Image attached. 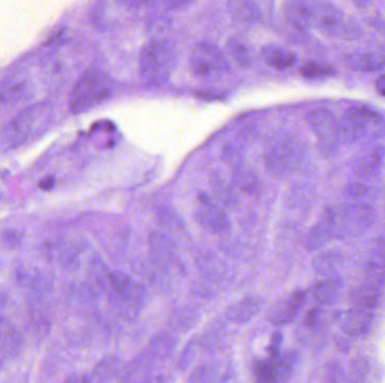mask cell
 Wrapping results in <instances>:
<instances>
[{
    "instance_id": "obj_1",
    "label": "cell",
    "mask_w": 385,
    "mask_h": 383,
    "mask_svg": "<svg viewBox=\"0 0 385 383\" xmlns=\"http://www.w3.org/2000/svg\"><path fill=\"white\" fill-rule=\"evenodd\" d=\"M176 64L175 48L167 41L146 44L140 55V69L146 80L161 83L168 80Z\"/></svg>"
},
{
    "instance_id": "obj_2",
    "label": "cell",
    "mask_w": 385,
    "mask_h": 383,
    "mask_svg": "<svg viewBox=\"0 0 385 383\" xmlns=\"http://www.w3.org/2000/svg\"><path fill=\"white\" fill-rule=\"evenodd\" d=\"M316 16L314 29L329 38L344 41H354L363 34L360 26L348 17L342 9L329 3H316Z\"/></svg>"
},
{
    "instance_id": "obj_3",
    "label": "cell",
    "mask_w": 385,
    "mask_h": 383,
    "mask_svg": "<svg viewBox=\"0 0 385 383\" xmlns=\"http://www.w3.org/2000/svg\"><path fill=\"white\" fill-rule=\"evenodd\" d=\"M111 88L106 79L98 72H86L76 83L70 96V110L75 114L84 113L109 96Z\"/></svg>"
},
{
    "instance_id": "obj_4",
    "label": "cell",
    "mask_w": 385,
    "mask_h": 383,
    "mask_svg": "<svg viewBox=\"0 0 385 383\" xmlns=\"http://www.w3.org/2000/svg\"><path fill=\"white\" fill-rule=\"evenodd\" d=\"M309 127L316 135L318 150L322 157H331L337 154L340 145V122L328 109H316L307 116Z\"/></svg>"
},
{
    "instance_id": "obj_5",
    "label": "cell",
    "mask_w": 385,
    "mask_h": 383,
    "mask_svg": "<svg viewBox=\"0 0 385 383\" xmlns=\"http://www.w3.org/2000/svg\"><path fill=\"white\" fill-rule=\"evenodd\" d=\"M49 107L38 105L26 109L9 124L5 133L7 143L20 145L42 132L49 122Z\"/></svg>"
},
{
    "instance_id": "obj_6",
    "label": "cell",
    "mask_w": 385,
    "mask_h": 383,
    "mask_svg": "<svg viewBox=\"0 0 385 383\" xmlns=\"http://www.w3.org/2000/svg\"><path fill=\"white\" fill-rule=\"evenodd\" d=\"M190 66L194 75L201 79L220 77L229 69L227 59L222 52L216 45L205 42L197 44L192 50Z\"/></svg>"
},
{
    "instance_id": "obj_7",
    "label": "cell",
    "mask_w": 385,
    "mask_h": 383,
    "mask_svg": "<svg viewBox=\"0 0 385 383\" xmlns=\"http://www.w3.org/2000/svg\"><path fill=\"white\" fill-rule=\"evenodd\" d=\"M382 120L381 116L365 107L348 108L340 123V144L351 146L365 134L366 129Z\"/></svg>"
},
{
    "instance_id": "obj_8",
    "label": "cell",
    "mask_w": 385,
    "mask_h": 383,
    "mask_svg": "<svg viewBox=\"0 0 385 383\" xmlns=\"http://www.w3.org/2000/svg\"><path fill=\"white\" fill-rule=\"evenodd\" d=\"M292 138H283L270 146L267 164L274 172H288L295 168L300 160V147Z\"/></svg>"
},
{
    "instance_id": "obj_9",
    "label": "cell",
    "mask_w": 385,
    "mask_h": 383,
    "mask_svg": "<svg viewBox=\"0 0 385 383\" xmlns=\"http://www.w3.org/2000/svg\"><path fill=\"white\" fill-rule=\"evenodd\" d=\"M195 218L203 229L214 234L225 233L231 229L230 219L227 214L205 199H202V205L196 210Z\"/></svg>"
},
{
    "instance_id": "obj_10",
    "label": "cell",
    "mask_w": 385,
    "mask_h": 383,
    "mask_svg": "<svg viewBox=\"0 0 385 383\" xmlns=\"http://www.w3.org/2000/svg\"><path fill=\"white\" fill-rule=\"evenodd\" d=\"M304 291H295L288 297L284 298L270 309L268 312V321L274 326L282 327L294 321L296 315L299 314L302 305L304 303Z\"/></svg>"
},
{
    "instance_id": "obj_11",
    "label": "cell",
    "mask_w": 385,
    "mask_h": 383,
    "mask_svg": "<svg viewBox=\"0 0 385 383\" xmlns=\"http://www.w3.org/2000/svg\"><path fill=\"white\" fill-rule=\"evenodd\" d=\"M385 150L383 146L375 145L364 152L354 161L353 172L362 179L377 177L382 166Z\"/></svg>"
},
{
    "instance_id": "obj_12",
    "label": "cell",
    "mask_w": 385,
    "mask_h": 383,
    "mask_svg": "<svg viewBox=\"0 0 385 383\" xmlns=\"http://www.w3.org/2000/svg\"><path fill=\"white\" fill-rule=\"evenodd\" d=\"M342 63L353 71L377 72L384 69L385 57L371 52L354 51L342 57Z\"/></svg>"
},
{
    "instance_id": "obj_13",
    "label": "cell",
    "mask_w": 385,
    "mask_h": 383,
    "mask_svg": "<svg viewBox=\"0 0 385 383\" xmlns=\"http://www.w3.org/2000/svg\"><path fill=\"white\" fill-rule=\"evenodd\" d=\"M264 301L257 297L242 298L227 307V318L231 323L241 324L251 321L262 310Z\"/></svg>"
},
{
    "instance_id": "obj_14",
    "label": "cell",
    "mask_w": 385,
    "mask_h": 383,
    "mask_svg": "<svg viewBox=\"0 0 385 383\" xmlns=\"http://www.w3.org/2000/svg\"><path fill=\"white\" fill-rule=\"evenodd\" d=\"M284 14L290 25L299 29L314 27V16H316L314 3L288 1L285 3Z\"/></svg>"
},
{
    "instance_id": "obj_15",
    "label": "cell",
    "mask_w": 385,
    "mask_h": 383,
    "mask_svg": "<svg viewBox=\"0 0 385 383\" xmlns=\"http://www.w3.org/2000/svg\"><path fill=\"white\" fill-rule=\"evenodd\" d=\"M31 92L29 81L20 75H13L4 79L0 83V101L1 103H16L27 97Z\"/></svg>"
},
{
    "instance_id": "obj_16",
    "label": "cell",
    "mask_w": 385,
    "mask_h": 383,
    "mask_svg": "<svg viewBox=\"0 0 385 383\" xmlns=\"http://www.w3.org/2000/svg\"><path fill=\"white\" fill-rule=\"evenodd\" d=\"M262 57L265 62L275 70L288 69L296 61V55L293 52L279 45L265 46L262 50Z\"/></svg>"
},
{
    "instance_id": "obj_17",
    "label": "cell",
    "mask_w": 385,
    "mask_h": 383,
    "mask_svg": "<svg viewBox=\"0 0 385 383\" xmlns=\"http://www.w3.org/2000/svg\"><path fill=\"white\" fill-rule=\"evenodd\" d=\"M176 347L175 338L168 333L155 335L149 344V352L157 360H166L173 354Z\"/></svg>"
},
{
    "instance_id": "obj_18",
    "label": "cell",
    "mask_w": 385,
    "mask_h": 383,
    "mask_svg": "<svg viewBox=\"0 0 385 383\" xmlns=\"http://www.w3.org/2000/svg\"><path fill=\"white\" fill-rule=\"evenodd\" d=\"M225 375L214 364H202L190 373L187 383H223Z\"/></svg>"
},
{
    "instance_id": "obj_19",
    "label": "cell",
    "mask_w": 385,
    "mask_h": 383,
    "mask_svg": "<svg viewBox=\"0 0 385 383\" xmlns=\"http://www.w3.org/2000/svg\"><path fill=\"white\" fill-rule=\"evenodd\" d=\"M255 377L257 383H283L279 381L276 366L272 359L258 361L255 364Z\"/></svg>"
},
{
    "instance_id": "obj_20",
    "label": "cell",
    "mask_w": 385,
    "mask_h": 383,
    "mask_svg": "<svg viewBox=\"0 0 385 383\" xmlns=\"http://www.w3.org/2000/svg\"><path fill=\"white\" fill-rule=\"evenodd\" d=\"M150 245L155 256L161 261H170L174 259V245L166 236L153 234L150 238Z\"/></svg>"
},
{
    "instance_id": "obj_21",
    "label": "cell",
    "mask_w": 385,
    "mask_h": 383,
    "mask_svg": "<svg viewBox=\"0 0 385 383\" xmlns=\"http://www.w3.org/2000/svg\"><path fill=\"white\" fill-rule=\"evenodd\" d=\"M301 73L307 79H322L336 75V70L325 63L309 61L301 66Z\"/></svg>"
},
{
    "instance_id": "obj_22",
    "label": "cell",
    "mask_w": 385,
    "mask_h": 383,
    "mask_svg": "<svg viewBox=\"0 0 385 383\" xmlns=\"http://www.w3.org/2000/svg\"><path fill=\"white\" fill-rule=\"evenodd\" d=\"M338 291H340L338 283L332 280H326L316 284L314 294L320 303H330L336 301Z\"/></svg>"
},
{
    "instance_id": "obj_23",
    "label": "cell",
    "mask_w": 385,
    "mask_h": 383,
    "mask_svg": "<svg viewBox=\"0 0 385 383\" xmlns=\"http://www.w3.org/2000/svg\"><path fill=\"white\" fill-rule=\"evenodd\" d=\"M197 321V314L192 309H181L178 312H174V316L170 319V325L176 331H187L190 327L194 326Z\"/></svg>"
},
{
    "instance_id": "obj_24",
    "label": "cell",
    "mask_w": 385,
    "mask_h": 383,
    "mask_svg": "<svg viewBox=\"0 0 385 383\" xmlns=\"http://www.w3.org/2000/svg\"><path fill=\"white\" fill-rule=\"evenodd\" d=\"M229 7L233 16L240 22L249 23V22H255L258 18V10L253 3L236 1V3H229Z\"/></svg>"
},
{
    "instance_id": "obj_25",
    "label": "cell",
    "mask_w": 385,
    "mask_h": 383,
    "mask_svg": "<svg viewBox=\"0 0 385 383\" xmlns=\"http://www.w3.org/2000/svg\"><path fill=\"white\" fill-rule=\"evenodd\" d=\"M233 182L244 192H255L258 185L257 175L251 170L238 169L233 175Z\"/></svg>"
},
{
    "instance_id": "obj_26",
    "label": "cell",
    "mask_w": 385,
    "mask_h": 383,
    "mask_svg": "<svg viewBox=\"0 0 385 383\" xmlns=\"http://www.w3.org/2000/svg\"><path fill=\"white\" fill-rule=\"evenodd\" d=\"M344 194L346 197L351 201H356V203H365L366 199H371L373 197V192L371 188L360 182L348 183L344 189Z\"/></svg>"
},
{
    "instance_id": "obj_27",
    "label": "cell",
    "mask_w": 385,
    "mask_h": 383,
    "mask_svg": "<svg viewBox=\"0 0 385 383\" xmlns=\"http://www.w3.org/2000/svg\"><path fill=\"white\" fill-rule=\"evenodd\" d=\"M213 187H214L216 195L218 196V199L222 203L227 205V206H236L237 203H238L237 198L239 197H237L234 192L230 187L227 186L225 181L222 179H216V182L213 183Z\"/></svg>"
},
{
    "instance_id": "obj_28",
    "label": "cell",
    "mask_w": 385,
    "mask_h": 383,
    "mask_svg": "<svg viewBox=\"0 0 385 383\" xmlns=\"http://www.w3.org/2000/svg\"><path fill=\"white\" fill-rule=\"evenodd\" d=\"M227 50L230 52L231 57L234 59L237 63L240 66H248L251 64V55L248 53V50L244 44L240 43L239 41L231 40L227 42Z\"/></svg>"
},
{
    "instance_id": "obj_29",
    "label": "cell",
    "mask_w": 385,
    "mask_h": 383,
    "mask_svg": "<svg viewBox=\"0 0 385 383\" xmlns=\"http://www.w3.org/2000/svg\"><path fill=\"white\" fill-rule=\"evenodd\" d=\"M340 256L335 254L332 252H328L325 254H320L318 258L314 260V266L316 271L320 273H330L337 268Z\"/></svg>"
},
{
    "instance_id": "obj_30",
    "label": "cell",
    "mask_w": 385,
    "mask_h": 383,
    "mask_svg": "<svg viewBox=\"0 0 385 383\" xmlns=\"http://www.w3.org/2000/svg\"><path fill=\"white\" fill-rule=\"evenodd\" d=\"M327 233L321 229V227L316 224V226L312 227L310 229V232L307 235L305 238V246L309 250L320 249L321 246L325 245L327 243V240H329Z\"/></svg>"
},
{
    "instance_id": "obj_31",
    "label": "cell",
    "mask_w": 385,
    "mask_h": 383,
    "mask_svg": "<svg viewBox=\"0 0 385 383\" xmlns=\"http://www.w3.org/2000/svg\"><path fill=\"white\" fill-rule=\"evenodd\" d=\"M281 344H282V335L279 334V333H275L273 335V338H272L270 346H268V354H270V359L276 358L277 355L281 353V351H279Z\"/></svg>"
},
{
    "instance_id": "obj_32",
    "label": "cell",
    "mask_w": 385,
    "mask_h": 383,
    "mask_svg": "<svg viewBox=\"0 0 385 383\" xmlns=\"http://www.w3.org/2000/svg\"><path fill=\"white\" fill-rule=\"evenodd\" d=\"M375 256L377 261L385 264V240H379L375 246Z\"/></svg>"
},
{
    "instance_id": "obj_33",
    "label": "cell",
    "mask_w": 385,
    "mask_h": 383,
    "mask_svg": "<svg viewBox=\"0 0 385 383\" xmlns=\"http://www.w3.org/2000/svg\"><path fill=\"white\" fill-rule=\"evenodd\" d=\"M377 92H379L382 97H385V73H383L381 77L377 80Z\"/></svg>"
}]
</instances>
